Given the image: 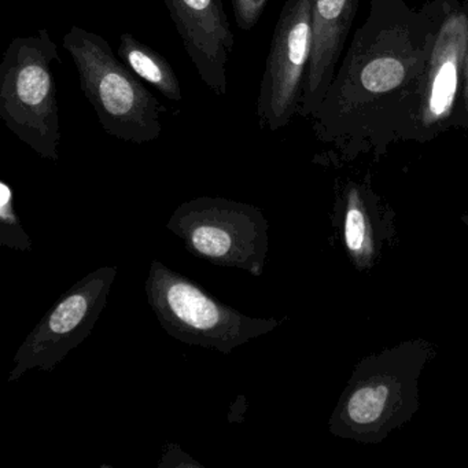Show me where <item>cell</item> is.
<instances>
[{
  "instance_id": "obj_1",
  "label": "cell",
  "mask_w": 468,
  "mask_h": 468,
  "mask_svg": "<svg viewBox=\"0 0 468 468\" xmlns=\"http://www.w3.org/2000/svg\"><path fill=\"white\" fill-rule=\"evenodd\" d=\"M442 4L429 0L416 9L407 0L369 2L366 21L311 117L320 142L353 158L383 155L394 142L408 141Z\"/></svg>"
},
{
  "instance_id": "obj_2",
  "label": "cell",
  "mask_w": 468,
  "mask_h": 468,
  "mask_svg": "<svg viewBox=\"0 0 468 468\" xmlns=\"http://www.w3.org/2000/svg\"><path fill=\"white\" fill-rule=\"evenodd\" d=\"M431 346L408 341L364 358L353 372L330 421L333 434L377 443L418 410V382Z\"/></svg>"
},
{
  "instance_id": "obj_3",
  "label": "cell",
  "mask_w": 468,
  "mask_h": 468,
  "mask_svg": "<svg viewBox=\"0 0 468 468\" xmlns=\"http://www.w3.org/2000/svg\"><path fill=\"white\" fill-rule=\"evenodd\" d=\"M64 48L75 62L81 91L108 135L136 144L160 138L165 106L114 56L101 35L70 27Z\"/></svg>"
},
{
  "instance_id": "obj_4",
  "label": "cell",
  "mask_w": 468,
  "mask_h": 468,
  "mask_svg": "<svg viewBox=\"0 0 468 468\" xmlns=\"http://www.w3.org/2000/svg\"><path fill=\"white\" fill-rule=\"evenodd\" d=\"M61 61L48 29L10 42L0 62V119L46 160H59L61 125L53 62Z\"/></svg>"
},
{
  "instance_id": "obj_5",
  "label": "cell",
  "mask_w": 468,
  "mask_h": 468,
  "mask_svg": "<svg viewBox=\"0 0 468 468\" xmlns=\"http://www.w3.org/2000/svg\"><path fill=\"white\" fill-rule=\"evenodd\" d=\"M146 294L161 327L172 338L224 355L279 325L273 317L240 314L157 260L150 264Z\"/></svg>"
},
{
  "instance_id": "obj_6",
  "label": "cell",
  "mask_w": 468,
  "mask_h": 468,
  "mask_svg": "<svg viewBox=\"0 0 468 468\" xmlns=\"http://www.w3.org/2000/svg\"><path fill=\"white\" fill-rule=\"evenodd\" d=\"M166 229L198 259L250 275L264 273L268 221L259 207L226 198L199 197L175 210Z\"/></svg>"
},
{
  "instance_id": "obj_7",
  "label": "cell",
  "mask_w": 468,
  "mask_h": 468,
  "mask_svg": "<svg viewBox=\"0 0 468 468\" xmlns=\"http://www.w3.org/2000/svg\"><path fill=\"white\" fill-rule=\"evenodd\" d=\"M117 272V267L98 268L57 300L16 353L10 382L31 369L51 371L70 350L89 338L105 308Z\"/></svg>"
},
{
  "instance_id": "obj_8",
  "label": "cell",
  "mask_w": 468,
  "mask_h": 468,
  "mask_svg": "<svg viewBox=\"0 0 468 468\" xmlns=\"http://www.w3.org/2000/svg\"><path fill=\"white\" fill-rule=\"evenodd\" d=\"M467 48L468 2L443 0L408 141L427 144L453 127Z\"/></svg>"
},
{
  "instance_id": "obj_9",
  "label": "cell",
  "mask_w": 468,
  "mask_h": 468,
  "mask_svg": "<svg viewBox=\"0 0 468 468\" xmlns=\"http://www.w3.org/2000/svg\"><path fill=\"white\" fill-rule=\"evenodd\" d=\"M312 4L287 0L279 16L257 100L261 130L275 133L300 111L312 53Z\"/></svg>"
},
{
  "instance_id": "obj_10",
  "label": "cell",
  "mask_w": 468,
  "mask_h": 468,
  "mask_svg": "<svg viewBox=\"0 0 468 468\" xmlns=\"http://www.w3.org/2000/svg\"><path fill=\"white\" fill-rule=\"evenodd\" d=\"M183 48L205 86L227 94V62L235 39L223 0H164Z\"/></svg>"
},
{
  "instance_id": "obj_11",
  "label": "cell",
  "mask_w": 468,
  "mask_h": 468,
  "mask_svg": "<svg viewBox=\"0 0 468 468\" xmlns=\"http://www.w3.org/2000/svg\"><path fill=\"white\" fill-rule=\"evenodd\" d=\"M360 0H314L312 53L298 116L311 119L322 105L342 61Z\"/></svg>"
},
{
  "instance_id": "obj_12",
  "label": "cell",
  "mask_w": 468,
  "mask_h": 468,
  "mask_svg": "<svg viewBox=\"0 0 468 468\" xmlns=\"http://www.w3.org/2000/svg\"><path fill=\"white\" fill-rule=\"evenodd\" d=\"M371 191L350 185L345 193L344 239L353 259L368 264L379 246V223Z\"/></svg>"
},
{
  "instance_id": "obj_13",
  "label": "cell",
  "mask_w": 468,
  "mask_h": 468,
  "mask_svg": "<svg viewBox=\"0 0 468 468\" xmlns=\"http://www.w3.org/2000/svg\"><path fill=\"white\" fill-rule=\"evenodd\" d=\"M119 57L139 79L152 84L166 100L171 102L183 100L176 73L154 48L139 42L133 35L124 34L120 37Z\"/></svg>"
},
{
  "instance_id": "obj_14",
  "label": "cell",
  "mask_w": 468,
  "mask_h": 468,
  "mask_svg": "<svg viewBox=\"0 0 468 468\" xmlns=\"http://www.w3.org/2000/svg\"><path fill=\"white\" fill-rule=\"evenodd\" d=\"M0 245L16 250H32V239L18 220L12 186L0 182Z\"/></svg>"
},
{
  "instance_id": "obj_15",
  "label": "cell",
  "mask_w": 468,
  "mask_h": 468,
  "mask_svg": "<svg viewBox=\"0 0 468 468\" xmlns=\"http://www.w3.org/2000/svg\"><path fill=\"white\" fill-rule=\"evenodd\" d=\"M235 23L242 31H251L267 7L268 0H231Z\"/></svg>"
},
{
  "instance_id": "obj_16",
  "label": "cell",
  "mask_w": 468,
  "mask_h": 468,
  "mask_svg": "<svg viewBox=\"0 0 468 468\" xmlns=\"http://www.w3.org/2000/svg\"><path fill=\"white\" fill-rule=\"evenodd\" d=\"M453 127L468 130V48L467 54H465L462 91H460L459 103H457L456 113H454Z\"/></svg>"
},
{
  "instance_id": "obj_17",
  "label": "cell",
  "mask_w": 468,
  "mask_h": 468,
  "mask_svg": "<svg viewBox=\"0 0 468 468\" xmlns=\"http://www.w3.org/2000/svg\"><path fill=\"white\" fill-rule=\"evenodd\" d=\"M464 220H465V223H467V226H468V218H465Z\"/></svg>"
}]
</instances>
